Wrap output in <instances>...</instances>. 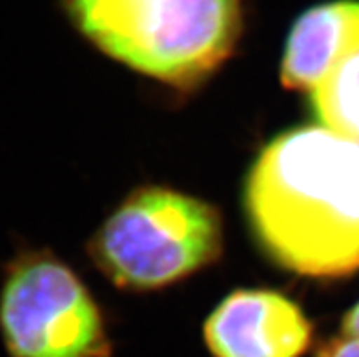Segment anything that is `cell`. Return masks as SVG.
Returning <instances> with one entry per match:
<instances>
[{
	"mask_svg": "<svg viewBox=\"0 0 359 357\" xmlns=\"http://www.w3.org/2000/svg\"><path fill=\"white\" fill-rule=\"evenodd\" d=\"M205 341L214 357H301L312 341V326L285 295L239 290L208 317Z\"/></svg>",
	"mask_w": 359,
	"mask_h": 357,
	"instance_id": "obj_5",
	"label": "cell"
},
{
	"mask_svg": "<svg viewBox=\"0 0 359 357\" xmlns=\"http://www.w3.org/2000/svg\"><path fill=\"white\" fill-rule=\"evenodd\" d=\"M245 206L279 267L348 276L359 268V142L321 126L283 133L252 166Z\"/></svg>",
	"mask_w": 359,
	"mask_h": 357,
	"instance_id": "obj_1",
	"label": "cell"
},
{
	"mask_svg": "<svg viewBox=\"0 0 359 357\" xmlns=\"http://www.w3.org/2000/svg\"><path fill=\"white\" fill-rule=\"evenodd\" d=\"M359 39V2L337 0L301 15L288 36L281 82L294 91H312L337 57Z\"/></svg>",
	"mask_w": 359,
	"mask_h": 357,
	"instance_id": "obj_6",
	"label": "cell"
},
{
	"mask_svg": "<svg viewBox=\"0 0 359 357\" xmlns=\"http://www.w3.org/2000/svg\"><path fill=\"white\" fill-rule=\"evenodd\" d=\"M0 337L9 357H109L104 317L88 288L46 250H22L0 285Z\"/></svg>",
	"mask_w": 359,
	"mask_h": 357,
	"instance_id": "obj_4",
	"label": "cell"
},
{
	"mask_svg": "<svg viewBox=\"0 0 359 357\" xmlns=\"http://www.w3.org/2000/svg\"><path fill=\"white\" fill-rule=\"evenodd\" d=\"M310 93L325 128L359 142V39L337 57Z\"/></svg>",
	"mask_w": 359,
	"mask_h": 357,
	"instance_id": "obj_7",
	"label": "cell"
},
{
	"mask_svg": "<svg viewBox=\"0 0 359 357\" xmlns=\"http://www.w3.org/2000/svg\"><path fill=\"white\" fill-rule=\"evenodd\" d=\"M223 250V221L214 206L179 191H133L90 243L91 259L111 283L155 290L208 267Z\"/></svg>",
	"mask_w": 359,
	"mask_h": 357,
	"instance_id": "obj_3",
	"label": "cell"
},
{
	"mask_svg": "<svg viewBox=\"0 0 359 357\" xmlns=\"http://www.w3.org/2000/svg\"><path fill=\"white\" fill-rule=\"evenodd\" d=\"M343 330H345L346 337H354L359 339V304L354 307L348 312V316L345 317V323H343Z\"/></svg>",
	"mask_w": 359,
	"mask_h": 357,
	"instance_id": "obj_9",
	"label": "cell"
},
{
	"mask_svg": "<svg viewBox=\"0 0 359 357\" xmlns=\"http://www.w3.org/2000/svg\"><path fill=\"white\" fill-rule=\"evenodd\" d=\"M88 41L135 72L191 90L232 55L241 0H62Z\"/></svg>",
	"mask_w": 359,
	"mask_h": 357,
	"instance_id": "obj_2",
	"label": "cell"
},
{
	"mask_svg": "<svg viewBox=\"0 0 359 357\" xmlns=\"http://www.w3.org/2000/svg\"><path fill=\"white\" fill-rule=\"evenodd\" d=\"M318 357H359V339L345 335L343 339H337L325 346V350L318 353Z\"/></svg>",
	"mask_w": 359,
	"mask_h": 357,
	"instance_id": "obj_8",
	"label": "cell"
}]
</instances>
